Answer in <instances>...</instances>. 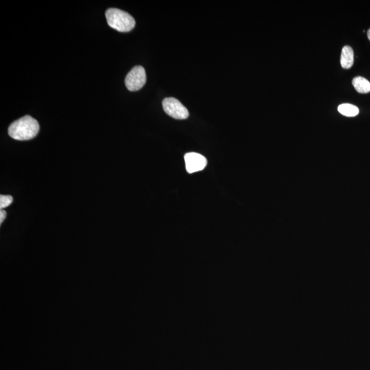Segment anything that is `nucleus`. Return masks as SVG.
<instances>
[{
	"label": "nucleus",
	"instance_id": "nucleus-1",
	"mask_svg": "<svg viewBox=\"0 0 370 370\" xmlns=\"http://www.w3.org/2000/svg\"><path fill=\"white\" fill-rule=\"evenodd\" d=\"M39 131V124L33 117L26 115L12 123L9 126V136L18 141H27L34 138Z\"/></svg>",
	"mask_w": 370,
	"mask_h": 370
},
{
	"label": "nucleus",
	"instance_id": "nucleus-2",
	"mask_svg": "<svg viewBox=\"0 0 370 370\" xmlns=\"http://www.w3.org/2000/svg\"><path fill=\"white\" fill-rule=\"evenodd\" d=\"M105 15L108 26L119 32H130L136 24L134 18L130 14L120 9H109Z\"/></svg>",
	"mask_w": 370,
	"mask_h": 370
},
{
	"label": "nucleus",
	"instance_id": "nucleus-3",
	"mask_svg": "<svg viewBox=\"0 0 370 370\" xmlns=\"http://www.w3.org/2000/svg\"><path fill=\"white\" fill-rule=\"evenodd\" d=\"M146 79L145 69L142 66H136L127 75L125 84L129 91L136 92L144 86Z\"/></svg>",
	"mask_w": 370,
	"mask_h": 370
},
{
	"label": "nucleus",
	"instance_id": "nucleus-4",
	"mask_svg": "<svg viewBox=\"0 0 370 370\" xmlns=\"http://www.w3.org/2000/svg\"><path fill=\"white\" fill-rule=\"evenodd\" d=\"M163 107L169 116L177 119H185L189 117V111L179 100L173 98L164 99Z\"/></svg>",
	"mask_w": 370,
	"mask_h": 370
},
{
	"label": "nucleus",
	"instance_id": "nucleus-5",
	"mask_svg": "<svg viewBox=\"0 0 370 370\" xmlns=\"http://www.w3.org/2000/svg\"><path fill=\"white\" fill-rule=\"evenodd\" d=\"M185 161L186 169L189 173L203 170L207 165V159L204 156L195 153L186 154Z\"/></svg>",
	"mask_w": 370,
	"mask_h": 370
},
{
	"label": "nucleus",
	"instance_id": "nucleus-6",
	"mask_svg": "<svg viewBox=\"0 0 370 370\" xmlns=\"http://www.w3.org/2000/svg\"><path fill=\"white\" fill-rule=\"evenodd\" d=\"M354 64V52L350 46L343 48L341 55V64L343 69H350Z\"/></svg>",
	"mask_w": 370,
	"mask_h": 370
},
{
	"label": "nucleus",
	"instance_id": "nucleus-7",
	"mask_svg": "<svg viewBox=\"0 0 370 370\" xmlns=\"http://www.w3.org/2000/svg\"><path fill=\"white\" fill-rule=\"evenodd\" d=\"M353 84L356 91L360 94H367L370 92V82L363 77H356L353 79Z\"/></svg>",
	"mask_w": 370,
	"mask_h": 370
},
{
	"label": "nucleus",
	"instance_id": "nucleus-8",
	"mask_svg": "<svg viewBox=\"0 0 370 370\" xmlns=\"http://www.w3.org/2000/svg\"><path fill=\"white\" fill-rule=\"evenodd\" d=\"M338 111L341 115L346 117H355L359 114V110L355 105L343 104L338 106Z\"/></svg>",
	"mask_w": 370,
	"mask_h": 370
},
{
	"label": "nucleus",
	"instance_id": "nucleus-9",
	"mask_svg": "<svg viewBox=\"0 0 370 370\" xmlns=\"http://www.w3.org/2000/svg\"><path fill=\"white\" fill-rule=\"evenodd\" d=\"M13 201V198L12 196L1 195L0 196V209L3 210L5 208L9 207Z\"/></svg>",
	"mask_w": 370,
	"mask_h": 370
},
{
	"label": "nucleus",
	"instance_id": "nucleus-10",
	"mask_svg": "<svg viewBox=\"0 0 370 370\" xmlns=\"http://www.w3.org/2000/svg\"><path fill=\"white\" fill-rule=\"evenodd\" d=\"M6 216H7V213L4 210H1L0 211V224H3L4 220H5Z\"/></svg>",
	"mask_w": 370,
	"mask_h": 370
},
{
	"label": "nucleus",
	"instance_id": "nucleus-11",
	"mask_svg": "<svg viewBox=\"0 0 370 370\" xmlns=\"http://www.w3.org/2000/svg\"><path fill=\"white\" fill-rule=\"evenodd\" d=\"M367 37L370 40V29L367 31Z\"/></svg>",
	"mask_w": 370,
	"mask_h": 370
}]
</instances>
